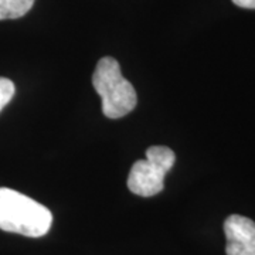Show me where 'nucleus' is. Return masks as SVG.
<instances>
[{"mask_svg": "<svg viewBox=\"0 0 255 255\" xmlns=\"http://www.w3.org/2000/svg\"><path fill=\"white\" fill-rule=\"evenodd\" d=\"M53 224L51 211L26 194L0 187V230L24 237L46 236Z\"/></svg>", "mask_w": 255, "mask_h": 255, "instance_id": "obj_1", "label": "nucleus"}, {"mask_svg": "<svg viewBox=\"0 0 255 255\" xmlns=\"http://www.w3.org/2000/svg\"><path fill=\"white\" fill-rule=\"evenodd\" d=\"M92 85L102 100V112L107 118H122L135 110L136 91L133 85L124 78L115 58H101L92 75Z\"/></svg>", "mask_w": 255, "mask_h": 255, "instance_id": "obj_2", "label": "nucleus"}, {"mask_svg": "<svg viewBox=\"0 0 255 255\" xmlns=\"http://www.w3.org/2000/svg\"><path fill=\"white\" fill-rule=\"evenodd\" d=\"M176 162L174 152L167 146H150L146 159L133 163L128 176V189L140 197H150L163 190L164 176Z\"/></svg>", "mask_w": 255, "mask_h": 255, "instance_id": "obj_3", "label": "nucleus"}, {"mask_svg": "<svg viewBox=\"0 0 255 255\" xmlns=\"http://www.w3.org/2000/svg\"><path fill=\"white\" fill-rule=\"evenodd\" d=\"M227 255H255V223L244 216L233 214L224 221Z\"/></svg>", "mask_w": 255, "mask_h": 255, "instance_id": "obj_4", "label": "nucleus"}, {"mask_svg": "<svg viewBox=\"0 0 255 255\" xmlns=\"http://www.w3.org/2000/svg\"><path fill=\"white\" fill-rule=\"evenodd\" d=\"M33 4L34 0H0V20L23 17Z\"/></svg>", "mask_w": 255, "mask_h": 255, "instance_id": "obj_5", "label": "nucleus"}, {"mask_svg": "<svg viewBox=\"0 0 255 255\" xmlns=\"http://www.w3.org/2000/svg\"><path fill=\"white\" fill-rule=\"evenodd\" d=\"M14 94H16V87L13 81H10L9 78L0 77V112L11 101Z\"/></svg>", "mask_w": 255, "mask_h": 255, "instance_id": "obj_6", "label": "nucleus"}, {"mask_svg": "<svg viewBox=\"0 0 255 255\" xmlns=\"http://www.w3.org/2000/svg\"><path fill=\"white\" fill-rule=\"evenodd\" d=\"M233 3L243 9H255V0H233Z\"/></svg>", "mask_w": 255, "mask_h": 255, "instance_id": "obj_7", "label": "nucleus"}]
</instances>
